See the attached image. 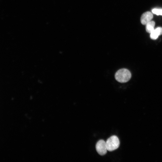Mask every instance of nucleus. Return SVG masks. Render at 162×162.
I'll return each instance as SVG.
<instances>
[{"instance_id": "obj_1", "label": "nucleus", "mask_w": 162, "mask_h": 162, "mask_svg": "<svg viewBox=\"0 0 162 162\" xmlns=\"http://www.w3.org/2000/svg\"><path fill=\"white\" fill-rule=\"evenodd\" d=\"M131 74L129 70L122 68L118 70L115 74V78L118 82L124 83L128 81L131 77Z\"/></svg>"}, {"instance_id": "obj_2", "label": "nucleus", "mask_w": 162, "mask_h": 162, "mask_svg": "<svg viewBox=\"0 0 162 162\" xmlns=\"http://www.w3.org/2000/svg\"><path fill=\"white\" fill-rule=\"evenodd\" d=\"M107 150L111 152L117 149L120 145L118 138L116 136H112L106 142Z\"/></svg>"}, {"instance_id": "obj_3", "label": "nucleus", "mask_w": 162, "mask_h": 162, "mask_svg": "<svg viewBox=\"0 0 162 162\" xmlns=\"http://www.w3.org/2000/svg\"><path fill=\"white\" fill-rule=\"evenodd\" d=\"M96 149L98 153L100 155L105 154L107 151L106 142L103 140H99L96 144Z\"/></svg>"}, {"instance_id": "obj_4", "label": "nucleus", "mask_w": 162, "mask_h": 162, "mask_svg": "<svg viewBox=\"0 0 162 162\" xmlns=\"http://www.w3.org/2000/svg\"><path fill=\"white\" fill-rule=\"evenodd\" d=\"M153 18V15L151 12L149 11L145 12L141 16V22L142 25H146L151 21Z\"/></svg>"}, {"instance_id": "obj_5", "label": "nucleus", "mask_w": 162, "mask_h": 162, "mask_svg": "<svg viewBox=\"0 0 162 162\" xmlns=\"http://www.w3.org/2000/svg\"><path fill=\"white\" fill-rule=\"evenodd\" d=\"M162 34V28L158 27L154 29L151 33L150 38L153 40L156 39L159 36Z\"/></svg>"}, {"instance_id": "obj_6", "label": "nucleus", "mask_w": 162, "mask_h": 162, "mask_svg": "<svg viewBox=\"0 0 162 162\" xmlns=\"http://www.w3.org/2000/svg\"><path fill=\"white\" fill-rule=\"evenodd\" d=\"M155 25L154 21H151L146 25V30L148 33H151L154 30Z\"/></svg>"}, {"instance_id": "obj_7", "label": "nucleus", "mask_w": 162, "mask_h": 162, "mask_svg": "<svg viewBox=\"0 0 162 162\" xmlns=\"http://www.w3.org/2000/svg\"><path fill=\"white\" fill-rule=\"evenodd\" d=\"M152 12L154 14L157 15H162V9H153L152 10Z\"/></svg>"}]
</instances>
